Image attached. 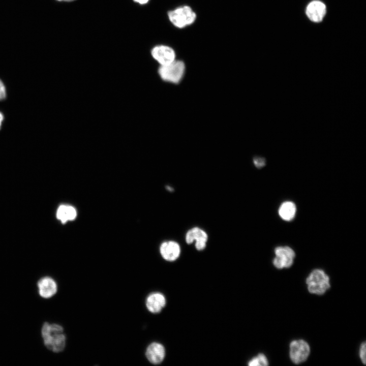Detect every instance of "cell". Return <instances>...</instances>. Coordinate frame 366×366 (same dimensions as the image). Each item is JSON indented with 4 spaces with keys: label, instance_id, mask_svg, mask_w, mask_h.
I'll list each match as a JSON object with an SVG mask.
<instances>
[{
    "label": "cell",
    "instance_id": "4",
    "mask_svg": "<svg viewBox=\"0 0 366 366\" xmlns=\"http://www.w3.org/2000/svg\"><path fill=\"white\" fill-rule=\"evenodd\" d=\"M306 283L311 293L321 295L330 287L329 277L319 269L314 270L307 278Z\"/></svg>",
    "mask_w": 366,
    "mask_h": 366
},
{
    "label": "cell",
    "instance_id": "13",
    "mask_svg": "<svg viewBox=\"0 0 366 366\" xmlns=\"http://www.w3.org/2000/svg\"><path fill=\"white\" fill-rule=\"evenodd\" d=\"M166 304V299L163 294L159 292L150 293L146 298L145 305L147 309L152 313H158Z\"/></svg>",
    "mask_w": 366,
    "mask_h": 366
},
{
    "label": "cell",
    "instance_id": "2",
    "mask_svg": "<svg viewBox=\"0 0 366 366\" xmlns=\"http://www.w3.org/2000/svg\"><path fill=\"white\" fill-rule=\"evenodd\" d=\"M185 72V64L184 62L176 59L169 64L160 66L158 69V74L161 78L172 83H179L182 79Z\"/></svg>",
    "mask_w": 366,
    "mask_h": 366
},
{
    "label": "cell",
    "instance_id": "12",
    "mask_svg": "<svg viewBox=\"0 0 366 366\" xmlns=\"http://www.w3.org/2000/svg\"><path fill=\"white\" fill-rule=\"evenodd\" d=\"M162 257L167 261L175 260L179 256L180 248L178 243L174 241H167L163 242L160 248Z\"/></svg>",
    "mask_w": 366,
    "mask_h": 366
},
{
    "label": "cell",
    "instance_id": "7",
    "mask_svg": "<svg viewBox=\"0 0 366 366\" xmlns=\"http://www.w3.org/2000/svg\"><path fill=\"white\" fill-rule=\"evenodd\" d=\"M276 257L273 263L276 267L282 269L289 267L293 263L295 253L289 247H279L275 249Z\"/></svg>",
    "mask_w": 366,
    "mask_h": 366
},
{
    "label": "cell",
    "instance_id": "18",
    "mask_svg": "<svg viewBox=\"0 0 366 366\" xmlns=\"http://www.w3.org/2000/svg\"><path fill=\"white\" fill-rule=\"evenodd\" d=\"M365 342H364L362 344L360 349V357L364 364H365Z\"/></svg>",
    "mask_w": 366,
    "mask_h": 366
},
{
    "label": "cell",
    "instance_id": "1",
    "mask_svg": "<svg viewBox=\"0 0 366 366\" xmlns=\"http://www.w3.org/2000/svg\"><path fill=\"white\" fill-rule=\"evenodd\" d=\"M41 336L44 344L48 350L59 353L65 349L66 337L61 325L44 322L41 328Z\"/></svg>",
    "mask_w": 366,
    "mask_h": 366
},
{
    "label": "cell",
    "instance_id": "10",
    "mask_svg": "<svg viewBox=\"0 0 366 366\" xmlns=\"http://www.w3.org/2000/svg\"><path fill=\"white\" fill-rule=\"evenodd\" d=\"M207 233L202 229L194 227L189 230L186 235V241L188 244L192 243L196 241L195 247L197 250L201 251L203 250L207 241Z\"/></svg>",
    "mask_w": 366,
    "mask_h": 366
},
{
    "label": "cell",
    "instance_id": "8",
    "mask_svg": "<svg viewBox=\"0 0 366 366\" xmlns=\"http://www.w3.org/2000/svg\"><path fill=\"white\" fill-rule=\"evenodd\" d=\"M306 15L308 19L314 23L321 22L326 13L325 4L319 0L310 2L306 7Z\"/></svg>",
    "mask_w": 366,
    "mask_h": 366
},
{
    "label": "cell",
    "instance_id": "15",
    "mask_svg": "<svg viewBox=\"0 0 366 366\" xmlns=\"http://www.w3.org/2000/svg\"><path fill=\"white\" fill-rule=\"evenodd\" d=\"M296 210V206L294 203L291 201H286L281 204L279 213L283 220L290 221L295 216Z\"/></svg>",
    "mask_w": 366,
    "mask_h": 366
},
{
    "label": "cell",
    "instance_id": "9",
    "mask_svg": "<svg viewBox=\"0 0 366 366\" xmlns=\"http://www.w3.org/2000/svg\"><path fill=\"white\" fill-rule=\"evenodd\" d=\"M38 292L44 298H49L54 296L57 291V285L51 277L46 276L41 278L37 282Z\"/></svg>",
    "mask_w": 366,
    "mask_h": 366
},
{
    "label": "cell",
    "instance_id": "5",
    "mask_svg": "<svg viewBox=\"0 0 366 366\" xmlns=\"http://www.w3.org/2000/svg\"><path fill=\"white\" fill-rule=\"evenodd\" d=\"M151 55L160 66L169 64L175 60L176 54L174 49L165 45H158L151 50Z\"/></svg>",
    "mask_w": 366,
    "mask_h": 366
},
{
    "label": "cell",
    "instance_id": "16",
    "mask_svg": "<svg viewBox=\"0 0 366 366\" xmlns=\"http://www.w3.org/2000/svg\"><path fill=\"white\" fill-rule=\"evenodd\" d=\"M250 366H266L268 365V361L265 356L263 354H259L255 357L252 358L248 363Z\"/></svg>",
    "mask_w": 366,
    "mask_h": 366
},
{
    "label": "cell",
    "instance_id": "6",
    "mask_svg": "<svg viewBox=\"0 0 366 366\" xmlns=\"http://www.w3.org/2000/svg\"><path fill=\"white\" fill-rule=\"evenodd\" d=\"M310 349L308 344L303 340L292 341L290 345V356L292 361L298 364L308 358Z\"/></svg>",
    "mask_w": 366,
    "mask_h": 366
},
{
    "label": "cell",
    "instance_id": "14",
    "mask_svg": "<svg viewBox=\"0 0 366 366\" xmlns=\"http://www.w3.org/2000/svg\"><path fill=\"white\" fill-rule=\"evenodd\" d=\"M77 216L76 209L72 206L62 205L57 209V218L64 223L68 221L73 220Z\"/></svg>",
    "mask_w": 366,
    "mask_h": 366
},
{
    "label": "cell",
    "instance_id": "3",
    "mask_svg": "<svg viewBox=\"0 0 366 366\" xmlns=\"http://www.w3.org/2000/svg\"><path fill=\"white\" fill-rule=\"evenodd\" d=\"M168 17L175 26L184 28L195 22L196 14L190 7L184 6L169 11Z\"/></svg>",
    "mask_w": 366,
    "mask_h": 366
},
{
    "label": "cell",
    "instance_id": "20",
    "mask_svg": "<svg viewBox=\"0 0 366 366\" xmlns=\"http://www.w3.org/2000/svg\"><path fill=\"white\" fill-rule=\"evenodd\" d=\"M135 3L141 5L147 4L150 0H133Z\"/></svg>",
    "mask_w": 366,
    "mask_h": 366
},
{
    "label": "cell",
    "instance_id": "17",
    "mask_svg": "<svg viewBox=\"0 0 366 366\" xmlns=\"http://www.w3.org/2000/svg\"><path fill=\"white\" fill-rule=\"evenodd\" d=\"M253 162L256 167L260 168L265 165L266 160L264 158L256 157L253 159Z\"/></svg>",
    "mask_w": 366,
    "mask_h": 366
},
{
    "label": "cell",
    "instance_id": "19",
    "mask_svg": "<svg viewBox=\"0 0 366 366\" xmlns=\"http://www.w3.org/2000/svg\"><path fill=\"white\" fill-rule=\"evenodd\" d=\"M6 97V89L5 87L0 80V100L4 99Z\"/></svg>",
    "mask_w": 366,
    "mask_h": 366
},
{
    "label": "cell",
    "instance_id": "22",
    "mask_svg": "<svg viewBox=\"0 0 366 366\" xmlns=\"http://www.w3.org/2000/svg\"><path fill=\"white\" fill-rule=\"evenodd\" d=\"M3 118H4V117H3V114L0 112V127L1 125V123H2V120H3Z\"/></svg>",
    "mask_w": 366,
    "mask_h": 366
},
{
    "label": "cell",
    "instance_id": "11",
    "mask_svg": "<svg viewBox=\"0 0 366 366\" xmlns=\"http://www.w3.org/2000/svg\"><path fill=\"white\" fill-rule=\"evenodd\" d=\"M145 355L150 363L154 364H159L162 362L165 357V348L160 343L153 342L147 347Z\"/></svg>",
    "mask_w": 366,
    "mask_h": 366
},
{
    "label": "cell",
    "instance_id": "21",
    "mask_svg": "<svg viewBox=\"0 0 366 366\" xmlns=\"http://www.w3.org/2000/svg\"><path fill=\"white\" fill-rule=\"evenodd\" d=\"M57 2H65V3H69V2H72L76 0H55Z\"/></svg>",
    "mask_w": 366,
    "mask_h": 366
}]
</instances>
